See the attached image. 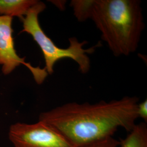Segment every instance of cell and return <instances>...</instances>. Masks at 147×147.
Listing matches in <instances>:
<instances>
[{"mask_svg":"<svg viewBox=\"0 0 147 147\" xmlns=\"http://www.w3.org/2000/svg\"><path fill=\"white\" fill-rule=\"evenodd\" d=\"M136 96L100 101L93 104L73 102L40 114L39 121L63 135L75 147H84L113 136L122 127L131 131L138 118Z\"/></svg>","mask_w":147,"mask_h":147,"instance_id":"6da1fadb","label":"cell"},{"mask_svg":"<svg viewBox=\"0 0 147 147\" xmlns=\"http://www.w3.org/2000/svg\"><path fill=\"white\" fill-rule=\"evenodd\" d=\"M90 19L114 56H127L138 47L145 24L138 0H89Z\"/></svg>","mask_w":147,"mask_h":147,"instance_id":"7a4b0ae2","label":"cell"},{"mask_svg":"<svg viewBox=\"0 0 147 147\" xmlns=\"http://www.w3.org/2000/svg\"><path fill=\"white\" fill-rule=\"evenodd\" d=\"M45 8V4L39 1L32 6L21 19L23 28L21 33L29 34L37 42L42 51L45 63V69L48 74H53L55 64L64 58L73 59L78 64L80 72L87 73L90 68V61L88 54L94 53L95 49L99 46V44L84 49V47L88 42H79L76 37H70L69 39L68 47H58L45 34L39 24L38 16Z\"/></svg>","mask_w":147,"mask_h":147,"instance_id":"3957f363","label":"cell"},{"mask_svg":"<svg viewBox=\"0 0 147 147\" xmlns=\"http://www.w3.org/2000/svg\"><path fill=\"white\" fill-rule=\"evenodd\" d=\"M8 137L14 147H75L59 132L42 121L34 124L16 123Z\"/></svg>","mask_w":147,"mask_h":147,"instance_id":"277c9868","label":"cell"},{"mask_svg":"<svg viewBox=\"0 0 147 147\" xmlns=\"http://www.w3.org/2000/svg\"><path fill=\"white\" fill-rule=\"evenodd\" d=\"M13 18L0 16V65L2 72L7 75L22 64L31 71L37 84H41L48 75L46 69L34 67L16 52L13 37Z\"/></svg>","mask_w":147,"mask_h":147,"instance_id":"5b68a950","label":"cell"},{"mask_svg":"<svg viewBox=\"0 0 147 147\" xmlns=\"http://www.w3.org/2000/svg\"><path fill=\"white\" fill-rule=\"evenodd\" d=\"M37 0H0V16L18 17L22 19Z\"/></svg>","mask_w":147,"mask_h":147,"instance_id":"8992f818","label":"cell"},{"mask_svg":"<svg viewBox=\"0 0 147 147\" xmlns=\"http://www.w3.org/2000/svg\"><path fill=\"white\" fill-rule=\"evenodd\" d=\"M124 139H121V147H147V126L142 122L136 124Z\"/></svg>","mask_w":147,"mask_h":147,"instance_id":"52a82bcc","label":"cell"},{"mask_svg":"<svg viewBox=\"0 0 147 147\" xmlns=\"http://www.w3.org/2000/svg\"><path fill=\"white\" fill-rule=\"evenodd\" d=\"M119 145V141H117L113 137H111L102 141L81 147H118Z\"/></svg>","mask_w":147,"mask_h":147,"instance_id":"ba28073f","label":"cell"},{"mask_svg":"<svg viewBox=\"0 0 147 147\" xmlns=\"http://www.w3.org/2000/svg\"><path fill=\"white\" fill-rule=\"evenodd\" d=\"M137 115L138 117L141 118L142 119L147 121V100L146 99L137 105Z\"/></svg>","mask_w":147,"mask_h":147,"instance_id":"9c48e42d","label":"cell"}]
</instances>
